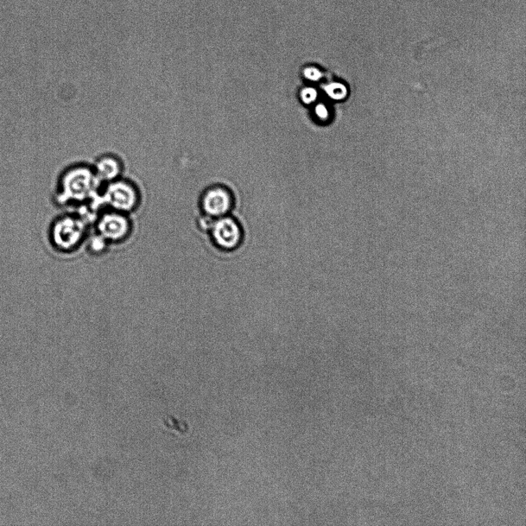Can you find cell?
<instances>
[{"label":"cell","instance_id":"cell-1","mask_svg":"<svg viewBox=\"0 0 526 526\" xmlns=\"http://www.w3.org/2000/svg\"><path fill=\"white\" fill-rule=\"evenodd\" d=\"M102 185L92 164L74 163L63 169L57 177L52 200L58 207L87 209L96 214Z\"/></svg>","mask_w":526,"mask_h":526},{"label":"cell","instance_id":"cell-2","mask_svg":"<svg viewBox=\"0 0 526 526\" xmlns=\"http://www.w3.org/2000/svg\"><path fill=\"white\" fill-rule=\"evenodd\" d=\"M93 218L84 211H68L56 216L49 224L47 240L55 252L71 255L87 242Z\"/></svg>","mask_w":526,"mask_h":526},{"label":"cell","instance_id":"cell-3","mask_svg":"<svg viewBox=\"0 0 526 526\" xmlns=\"http://www.w3.org/2000/svg\"><path fill=\"white\" fill-rule=\"evenodd\" d=\"M143 200L142 190L137 183L123 176L101 187L98 200V211L105 208L133 215L141 207Z\"/></svg>","mask_w":526,"mask_h":526},{"label":"cell","instance_id":"cell-4","mask_svg":"<svg viewBox=\"0 0 526 526\" xmlns=\"http://www.w3.org/2000/svg\"><path fill=\"white\" fill-rule=\"evenodd\" d=\"M132 216L110 209H100L93 220L92 232L109 247L124 244L135 233Z\"/></svg>","mask_w":526,"mask_h":526},{"label":"cell","instance_id":"cell-5","mask_svg":"<svg viewBox=\"0 0 526 526\" xmlns=\"http://www.w3.org/2000/svg\"><path fill=\"white\" fill-rule=\"evenodd\" d=\"M203 229L209 233L211 242L217 249L231 251L239 248L243 240L242 227L229 216L207 220L202 219Z\"/></svg>","mask_w":526,"mask_h":526},{"label":"cell","instance_id":"cell-6","mask_svg":"<svg viewBox=\"0 0 526 526\" xmlns=\"http://www.w3.org/2000/svg\"><path fill=\"white\" fill-rule=\"evenodd\" d=\"M199 207L202 219L212 220L227 216L233 207L232 196L222 187H211L202 194Z\"/></svg>","mask_w":526,"mask_h":526},{"label":"cell","instance_id":"cell-7","mask_svg":"<svg viewBox=\"0 0 526 526\" xmlns=\"http://www.w3.org/2000/svg\"><path fill=\"white\" fill-rule=\"evenodd\" d=\"M95 174L102 185L124 176L125 163L118 155L108 152L98 156L92 163Z\"/></svg>","mask_w":526,"mask_h":526},{"label":"cell","instance_id":"cell-8","mask_svg":"<svg viewBox=\"0 0 526 526\" xmlns=\"http://www.w3.org/2000/svg\"><path fill=\"white\" fill-rule=\"evenodd\" d=\"M324 90L328 96L335 101L345 100L350 93L347 86L341 82H332L325 86Z\"/></svg>","mask_w":526,"mask_h":526},{"label":"cell","instance_id":"cell-9","mask_svg":"<svg viewBox=\"0 0 526 526\" xmlns=\"http://www.w3.org/2000/svg\"><path fill=\"white\" fill-rule=\"evenodd\" d=\"M319 93L316 89L312 87L303 88L300 93V98L302 102L306 104H312L318 99Z\"/></svg>","mask_w":526,"mask_h":526},{"label":"cell","instance_id":"cell-10","mask_svg":"<svg viewBox=\"0 0 526 526\" xmlns=\"http://www.w3.org/2000/svg\"><path fill=\"white\" fill-rule=\"evenodd\" d=\"M303 76L309 81L319 82L323 77V73L318 67H308L303 71Z\"/></svg>","mask_w":526,"mask_h":526},{"label":"cell","instance_id":"cell-11","mask_svg":"<svg viewBox=\"0 0 526 526\" xmlns=\"http://www.w3.org/2000/svg\"><path fill=\"white\" fill-rule=\"evenodd\" d=\"M315 114L321 122H326L330 117V111L325 104H318L315 106Z\"/></svg>","mask_w":526,"mask_h":526}]
</instances>
